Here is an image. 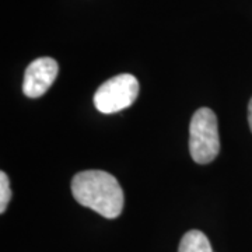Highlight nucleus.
<instances>
[{
  "mask_svg": "<svg viewBox=\"0 0 252 252\" xmlns=\"http://www.w3.org/2000/svg\"><path fill=\"white\" fill-rule=\"evenodd\" d=\"M220 152L216 114L210 108H199L189 124V153L198 164H209Z\"/></svg>",
  "mask_w": 252,
  "mask_h": 252,
  "instance_id": "obj_2",
  "label": "nucleus"
},
{
  "mask_svg": "<svg viewBox=\"0 0 252 252\" xmlns=\"http://www.w3.org/2000/svg\"><path fill=\"white\" fill-rule=\"evenodd\" d=\"M72 193L81 206L97 212L105 219H117L124 209V190L118 180L107 171L89 170L76 174Z\"/></svg>",
  "mask_w": 252,
  "mask_h": 252,
  "instance_id": "obj_1",
  "label": "nucleus"
},
{
  "mask_svg": "<svg viewBox=\"0 0 252 252\" xmlns=\"http://www.w3.org/2000/svg\"><path fill=\"white\" fill-rule=\"evenodd\" d=\"M59 72L58 62L52 58H38L28 64L23 80V93L28 98H39L54 84Z\"/></svg>",
  "mask_w": 252,
  "mask_h": 252,
  "instance_id": "obj_4",
  "label": "nucleus"
},
{
  "mask_svg": "<svg viewBox=\"0 0 252 252\" xmlns=\"http://www.w3.org/2000/svg\"><path fill=\"white\" fill-rule=\"evenodd\" d=\"M139 81L133 74L122 73L102 83L94 94V105L102 114L129 108L139 95Z\"/></svg>",
  "mask_w": 252,
  "mask_h": 252,
  "instance_id": "obj_3",
  "label": "nucleus"
},
{
  "mask_svg": "<svg viewBox=\"0 0 252 252\" xmlns=\"http://www.w3.org/2000/svg\"><path fill=\"white\" fill-rule=\"evenodd\" d=\"M178 252H213L210 241L199 230H190L181 240Z\"/></svg>",
  "mask_w": 252,
  "mask_h": 252,
  "instance_id": "obj_5",
  "label": "nucleus"
},
{
  "mask_svg": "<svg viewBox=\"0 0 252 252\" xmlns=\"http://www.w3.org/2000/svg\"><path fill=\"white\" fill-rule=\"evenodd\" d=\"M11 199V189H10L9 177L6 172H0V213L3 215L9 206V202Z\"/></svg>",
  "mask_w": 252,
  "mask_h": 252,
  "instance_id": "obj_6",
  "label": "nucleus"
},
{
  "mask_svg": "<svg viewBox=\"0 0 252 252\" xmlns=\"http://www.w3.org/2000/svg\"><path fill=\"white\" fill-rule=\"evenodd\" d=\"M248 124H250V129L252 132V98L248 104Z\"/></svg>",
  "mask_w": 252,
  "mask_h": 252,
  "instance_id": "obj_7",
  "label": "nucleus"
}]
</instances>
